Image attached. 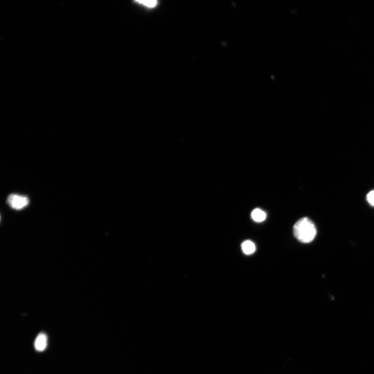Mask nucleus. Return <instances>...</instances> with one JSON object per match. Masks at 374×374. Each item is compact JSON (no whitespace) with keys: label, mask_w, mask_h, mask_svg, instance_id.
Here are the masks:
<instances>
[{"label":"nucleus","mask_w":374,"mask_h":374,"mask_svg":"<svg viewBox=\"0 0 374 374\" xmlns=\"http://www.w3.org/2000/svg\"><path fill=\"white\" fill-rule=\"evenodd\" d=\"M293 232L294 236L299 242L309 243L314 239L316 229L312 220L304 217L298 220L294 225Z\"/></svg>","instance_id":"obj_1"},{"label":"nucleus","mask_w":374,"mask_h":374,"mask_svg":"<svg viewBox=\"0 0 374 374\" xmlns=\"http://www.w3.org/2000/svg\"><path fill=\"white\" fill-rule=\"evenodd\" d=\"M7 203L12 209L20 211L29 205L30 199L26 196L18 194H12L8 197Z\"/></svg>","instance_id":"obj_2"},{"label":"nucleus","mask_w":374,"mask_h":374,"mask_svg":"<svg viewBox=\"0 0 374 374\" xmlns=\"http://www.w3.org/2000/svg\"><path fill=\"white\" fill-rule=\"evenodd\" d=\"M47 344L48 338L47 335L44 333H40L35 340V348L38 351H43L46 349Z\"/></svg>","instance_id":"obj_3"},{"label":"nucleus","mask_w":374,"mask_h":374,"mask_svg":"<svg viewBox=\"0 0 374 374\" xmlns=\"http://www.w3.org/2000/svg\"><path fill=\"white\" fill-rule=\"evenodd\" d=\"M241 248L243 252L245 255H251L256 251V246L255 244L250 240H246L244 241L242 243Z\"/></svg>","instance_id":"obj_4"},{"label":"nucleus","mask_w":374,"mask_h":374,"mask_svg":"<svg viewBox=\"0 0 374 374\" xmlns=\"http://www.w3.org/2000/svg\"><path fill=\"white\" fill-rule=\"evenodd\" d=\"M251 217L255 222L261 223L265 220L267 215L264 211L257 208L252 212Z\"/></svg>","instance_id":"obj_5"},{"label":"nucleus","mask_w":374,"mask_h":374,"mask_svg":"<svg viewBox=\"0 0 374 374\" xmlns=\"http://www.w3.org/2000/svg\"><path fill=\"white\" fill-rule=\"evenodd\" d=\"M136 2L149 9L155 8L158 3L157 1H136Z\"/></svg>","instance_id":"obj_6"},{"label":"nucleus","mask_w":374,"mask_h":374,"mask_svg":"<svg viewBox=\"0 0 374 374\" xmlns=\"http://www.w3.org/2000/svg\"><path fill=\"white\" fill-rule=\"evenodd\" d=\"M366 200L371 206H374V190L369 192L367 194Z\"/></svg>","instance_id":"obj_7"}]
</instances>
